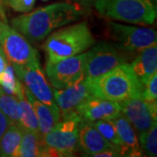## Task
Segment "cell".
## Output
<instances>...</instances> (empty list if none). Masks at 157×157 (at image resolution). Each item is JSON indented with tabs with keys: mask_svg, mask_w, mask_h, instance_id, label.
Masks as SVG:
<instances>
[{
	"mask_svg": "<svg viewBox=\"0 0 157 157\" xmlns=\"http://www.w3.org/2000/svg\"><path fill=\"white\" fill-rule=\"evenodd\" d=\"M106 37L118 48L135 52L156 45V32L152 28L129 26L119 23H107Z\"/></svg>",
	"mask_w": 157,
	"mask_h": 157,
	"instance_id": "obj_7",
	"label": "cell"
},
{
	"mask_svg": "<svg viewBox=\"0 0 157 157\" xmlns=\"http://www.w3.org/2000/svg\"><path fill=\"white\" fill-rule=\"evenodd\" d=\"M7 61H6V58L3 52V51L0 47V74L4 72V70L6 69V66H7Z\"/></svg>",
	"mask_w": 157,
	"mask_h": 157,
	"instance_id": "obj_29",
	"label": "cell"
},
{
	"mask_svg": "<svg viewBox=\"0 0 157 157\" xmlns=\"http://www.w3.org/2000/svg\"><path fill=\"white\" fill-rule=\"evenodd\" d=\"M21 86L22 82L17 78L14 68L8 63L4 72L0 74V86L7 94L17 96Z\"/></svg>",
	"mask_w": 157,
	"mask_h": 157,
	"instance_id": "obj_22",
	"label": "cell"
},
{
	"mask_svg": "<svg viewBox=\"0 0 157 157\" xmlns=\"http://www.w3.org/2000/svg\"><path fill=\"white\" fill-rule=\"evenodd\" d=\"M133 52L118 48L112 42L101 41L86 52L85 76L87 79L100 77L121 64L127 63Z\"/></svg>",
	"mask_w": 157,
	"mask_h": 157,
	"instance_id": "obj_6",
	"label": "cell"
},
{
	"mask_svg": "<svg viewBox=\"0 0 157 157\" xmlns=\"http://www.w3.org/2000/svg\"><path fill=\"white\" fill-rule=\"evenodd\" d=\"M142 98L146 101H157V73L148 78L144 86Z\"/></svg>",
	"mask_w": 157,
	"mask_h": 157,
	"instance_id": "obj_25",
	"label": "cell"
},
{
	"mask_svg": "<svg viewBox=\"0 0 157 157\" xmlns=\"http://www.w3.org/2000/svg\"><path fill=\"white\" fill-rule=\"evenodd\" d=\"M18 101V125L23 130L39 133V122L33 107L29 101L25 86H21L20 91L16 96Z\"/></svg>",
	"mask_w": 157,
	"mask_h": 157,
	"instance_id": "obj_18",
	"label": "cell"
},
{
	"mask_svg": "<svg viewBox=\"0 0 157 157\" xmlns=\"http://www.w3.org/2000/svg\"><path fill=\"white\" fill-rule=\"evenodd\" d=\"M86 52L60 60L45 63V73L55 89H63L85 76Z\"/></svg>",
	"mask_w": 157,
	"mask_h": 157,
	"instance_id": "obj_8",
	"label": "cell"
},
{
	"mask_svg": "<svg viewBox=\"0 0 157 157\" xmlns=\"http://www.w3.org/2000/svg\"><path fill=\"white\" fill-rule=\"evenodd\" d=\"M76 113L83 121L94 122L100 120L111 121L118 116L121 111L119 102L92 94L78 106Z\"/></svg>",
	"mask_w": 157,
	"mask_h": 157,
	"instance_id": "obj_13",
	"label": "cell"
},
{
	"mask_svg": "<svg viewBox=\"0 0 157 157\" xmlns=\"http://www.w3.org/2000/svg\"><path fill=\"white\" fill-rule=\"evenodd\" d=\"M95 44L87 22L63 26L46 39L43 49L46 62H54L84 52Z\"/></svg>",
	"mask_w": 157,
	"mask_h": 157,
	"instance_id": "obj_3",
	"label": "cell"
},
{
	"mask_svg": "<svg viewBox=\"0 0 157 157\" xmlns=\"http://www.w3.org/2000/svg\"><path fill=\"white\" fill-rule=\"evenodd\" d=\"M12 67L17 78L37 100L45 103L47 106L59 109L54 101L52 90L41 70L39 62L25 66Z\"/></svg>",
	"mask_w": 157,
	"mask_h": 157,
	"instance_id": "obj_10",
	"label": "cell"
},
{
	"mask_svg": "<svg viewBox=\"0 0 157 157\" xmlns=\"http://www.w3.org/2000/svg\"><path fill=\"white\" fill-rule=\"evenodd\" d=\"M0 1H2V0H0Z\"/></svg>",
	"mask_w": 157,
	"mask_h": 157,
	"instance_id": "obj_33",
	"label": "cell"
},
{
	"mask_svg": "<svg viewBox=\"0 0 157 157\" xmlns=\"http://www.w3.org/2000/svg\"><path fill=\"white\" fill-rule=\"evenodd\" d=\"M23 128L17 124H11L0 139V156L16 157L22 139Z\"/></svg>",
	"mask_w": 157,
	"mask_h": 157,
	"instance_id": "obj_20",
	"label": "cell"
},
{
	"mask_svg": "<svg viewBox=\"0 0 157 157\" xmlns=\"http://www.w3.org/2000/svg\"><path fill=\"white\" fill-rule=\"evenodd\" d=\"M42 1H48V0H42Z\"/></svg>",
	"mask_w": 157,
	"mask_h": 157,
	"instance_id": "obj_32",
	"label": "cell"
},
{
	"mask_svg": "<svg viewBox=\"0 0 157 157\" xmlns=\"http://www.w3.org/2000/svg\"><path fill=\"white\" fill-rule=\"evenodd\" d=\"M73 3H76L82 7H90L94 6L96 0H71Z\"/></svg>",
	"mask_w": 157,
	"mask_h": 157,
	"instance_id": "obj_28",
	"label": "cell"
},
{
	"mask_svg": "<svg viewBox=\"0 0 157 157\" xmlns=\"http://www.w3.org/2000/svg\"><path fill=\"white\" fill-rule=\"evenodd\" d=\"M0 111L11 121L18 125V101L16 96L6 93L0 86Z\"/></svg>",
	"mask_w": 157,
	"mask_h": 157,
	"instance_id": "obj_21",
	"label": "cell"
},
{
	"mask_svg": "<svg viewBox=\"0 0 157 157\" xmlns=\"http://www.w3.org/2000/svg\"><path fill=\"white\" fill-rule=\"evenodd\" d=\"M11 124V121L0 111V139Z\"/></svg>",
	"mask_w": 157,
	"mask_h": 157,
	"instance_id": "obj_27",
	"label": "cell"
},
{
	"mask_svg": "<svg viewBox=\"0 0 157 157\" xmlns=\"http://www.w3.org/2000/svg\"><path fill=\"white\" fill-rule=\"evenodd\" d=\"M54 101L59 109L61 118L76 113L78 107L92 95L88 80L83 77L75 83L68 86L63 89H55L52 91Z\"/></svg>",
	"mask_w": 157,
	"mask_h": 157,
	"instance_id": "obj_12",
	"label": "cell"
},
{
	"mask_svg": "<svg viewBox=\"0 0 157 157\" xmlns=\"http://www.w3.org/2000/svg\"><path fill=\"white\" fill-rule=\"evenodd\" d=\"M0 47L11 66H25L39 62L37 52L28 40L6 24L0 32Z\"/></svg>",
	"mask_w": 157,
	"mask_h": 157,
	"instance_id": "obj_9",
	"label": "cell"
},
{
	"mask_svg": "<svg viewBox=\"0 0 157 157\" xmlns=\"http://www.w3.org/2000/svg\"><path fill=\"white\" fill-rule=\"evenodd\" d=\"M45 144L39 133L23 131V135L16 157L45 156Z\"/></svg>",
	"mask_w": 157,
	"mask_h": 157,
	"instance_id": "obj_19",
	"label": "cell"
},
{
	"mask_svg": "<svg viewBox=\"0 0 157 157\" xmlns=\"http://www.w3.org/2000/svg\"><path fill=\"white\" fill-rule=\"evenodd\" d=\"M78 146L86 154V155L89 156H95L98 153L104 150L119 147L108 142L91 122L83 120L80 123L78 130Z\"/></svg>",
	"mask_w": 157,
	"mask_h": 157,
	"instance_id": "obj_14",
	"label": "cell"
},
{
	"mask_svg": "<svg viewBox=\"0 0 157 157\" xmlns=\"http://www.w3.org/2000/svg\"><path fill=\"white\" fill-rule=\"evenodd\" d=\"M91 123L93 124V126L108 142H110L114 146L121 147V153H122V142L118 135L114 125L111 121L100 120V121H96L94 122H91Z\"/></svg>",
	"mask_w": 157,
	"mask_h": 157,
	"instance_id": "obj_24",
	"label": "cell"
},
{
	"mask_svg": "<svg viewBox=\"0 0 157 157\" xmlns=\"http://www.w3.org/2000/svg\"><path fill=\"white\" fill-rule=\"evenodd\" d=\"M36 0H7V5L17 12L26 13L33 10Z\"/></svg>",
	"mask_w": 157,
	"mask_h": 157,
	"instance_id": "obj_26",
	"label": "cell"
},
{
	"mask_svg": "<svg viewBox=\"0 0 157 157\" xmlns=\"http://www.w3.org/2000/svg\"><path fill=\"white\" fill-rule=\"evenodd\" d=\"M81 7L73 2L54 3L12 18L11 25L25 39L38 43L53 30L80 18L85 13Z\"/></svg>",
	"mask_w": 157,
	"mask_h": 157,
	"instance_id": "obj_1",
	"label": "cell"
},
{
	"mask_svg": "<svg viewBox=\"0 0 157 157\" xmlns=\"http://www.w3.org/2000/svg\"><path fill=\"white\" fill-rule=\"evenodd\" d=\"M151 1L154 3V4H155V6H156V0H151Z\"/></svg>",
	"mask_w": 157,
	"mask_h": 157,
	"instance_id": "obj_31",
	"label": "cell"
},
{
	"mask_svg": "<svg viewBox=\"0 0 157 157\" xmlns=\"http://www.w3.org/2000/svg\"><path fill=\"white\" fill-rule=\"evenodd\" d=\"M140 148L145 155L155 157L157 155V126L156 121L147 131L138 135Z\"/></svg>",
	"mask_w": 157,
	"mask_h": 157,
	"instance_id": "obj_23",
	"label": "cell"
},
{
	"mask_svg": "<svg viewBox=\"0 0 157 157\" xmlns=\"http://www.w3.org/2000/svg\"><path fill=\"white\" fill-rule=\"evenodd\" d=\"M94 6L101 15L119 21L151 25L156 18L151 0H96Z\"/></svg>",
	"mask_w": 157,
	"mask_h": 157,
	"instance_id": "obj_4",
	"label": "cell"
},
{
	"mask_svg": "<svg viewBox=\"0 0 157 157\" xmlns=\"http://www.w3.org/2000/svg\"><path fill=\"white\" fill-rule=\"evenodd\" d=\"M156 101H146L140 96L119 102L121 113L138 135L147 131L157 121Z\"/></svg>",
	"mask_w": 157,
	"mask_h": 157,
	"instance_id": "obj_11",
	"label": "cell"
},
{
	"mask_svg": "<svg viewBox=\"0 0 157 157\" xmlns=\"http://www.w3.org/2000/svg\"><path fill=\"white\" fill-rule=\"evenodd\" d=\"M111 121L122 142V156H142L143 152L140 148L138 136L128 119L121 113Z\"/></svg>",
	"mask_w": 157,
	"mask_h": 157,
	"instance_id": "obj_15",
	"label": "cell"
},
{
	"mask_svg": "<svg viewBox=\"0 0 157 157\" xmlns=\"http://www.w3.org/2000/svg\"><path fill=\"white\" fill-rule=\"evenodd\" d=\"M82 119L73 113L60 121L43 137L45 156H73L77 150L78 130Z\"/></svg>",
	"mask_w": 157,
	"mask_h": 157,
	"instance_id": "obj_5",
	"label": "cell"
},
{
	"mask_svg": "<svg viewBox=\"0 0 157 157\" xmlns=\"http://www.w3.org/2000/svg\"><path fill=\"white\" fill-rule=\"evenodd\" d=\"M5 25H6V23H3L0 21V32H1V30L3 29V27L5 26Z\"/></svg>",
	"mask_w": 157,
	"mask_h": 157,
	"instance_id": "obj_30",
	"label": "cell"
},
{
	"mask_svg": "<svg viewBox=\"0 0 157 157\" xmlns=\"http://www.w3.org/2000/svg\"><path fill=\"white\" fill-rule=\"evenodd\" d=\"M130 66L135 77L144 86L151 75L157 73L156 45L139 52Z\"/></svg>",
	"mask_w": 157,
	"mask_h": 157,
	"instance_id": "obj_16",
	"label": "cell"
},
{
	"mask_svg": "<svg viewBox=\"0 0 157 157\" xmlns=\"http://www.w3.org/2000/svg\"><path fill=\"white\" fill-rule=\"evenodd\" d=\"M87 80L93 95L115 102L142 96L144 88L128 63L121 64L100 77Z\"/></svg>",
	"mask_w": 157,
	"mask_h": 157,
	"instance_id": "obj_2",
	"label": "cell"
},
{
	"mask_svg": "<svg viewBox=\"0 0 157 157\" xmlns=\"http://www.w3.org/2000/svg\"><path fill=\"white\" fill-rule=\"evenodd\" d=\"M25 88V94L33 107L39 122V133L43 137L53 128L61 119L59 109L47 106L46 104L39 101L34 97L28 90Z\"/></svg>",
	"mask_w": 157,
	"mask_h": 157,
	"instance_id": "obj_17",
	"label": "cell"
}]
</instances>
